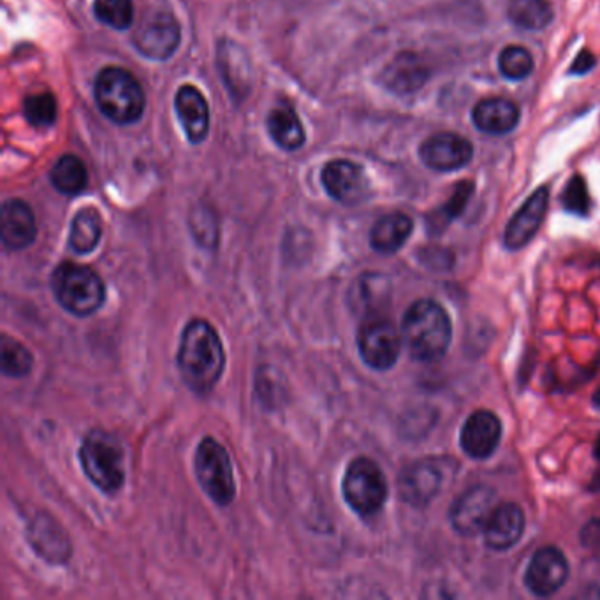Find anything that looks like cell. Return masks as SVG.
Segmentation results:
<instances>
[{
  "instance_id": "cell-31",
  "label": "cell",
  "mask_w": 600,
  "mask_h": 600,
  "mask_svg": "<svg viewBox=\"0 0 600 600\" xmlns=\"http://www.w3.org/2000/svg\"><path fill=\"white\" fill-rule=\"evenodd\" d=\"M94 11L105 25L113 26L117 31L129 29L134 14L132 0H96Z\"/></svg>"
},
{
  "instance_id": "cell-1",
  "label": "cell",
  "mask_w": 600,
  "mask_h": 600,
  "mask_svg": "<svg viewBox=\"0 0 600 600\" xmlns=\"http://www.w3.org/2000/svg\"><path fill=\"white\" fill-rule=\"evenodd\" d=\"M226 367V352L217 329L205 319H193L182 331L178 369L185 384L198 393H210Z\"/></svg>"
},
{
  "instance_id": "cell-21",
  "label": "cell",
  "mask_w": 600,
  "mask_h": 600,
  "mask_svg": "<svg viewBox=\"0 0 600 600\" xmlns=\"http://www.w3.org/2000/svg\"><path fill=\"white\" fill-rule=\"evenodd\" d=\"M426 78H428V70L425 64L412 53L399 55L382 75L384 85L396 94L416 92L417 88L425 84Z\"/></svg>"
},
{
  "instance_id": "cell-8",
  "label": "cell",
  "mask_w": 600,
  "mask_h": 600,
  "mask_svg": "<svg viewBox=\"0 0 600 600\" xmlns=\"http://www.w3.org/2000/svg\"><path fill=\"white\" fill-rule=\"evenodd\" d=\"M358 349L370 369L390 370L399 360L402 338L390 320L370 319L361 326Z\"/></svg>"
},
{
  "instance_id": "cell-20",
  "label": "cell",
  "mask_w": 600,
  "mask_h": 600,
  "mask_svg": "<svg viewBox=\"0 0 600 600\" xmlns=\"http://www.w3.org/2000/svg\"><path fill=\"white\" fill-rule=\"evenodd\" d=\"M175 106L189 140L201 143L210 129V110L203 94L198 88L185 85L176 94Z\"/></svg>"
},
{
  "instance_id": "cell-26",
  "label": "cell",
  "mask_w": 600,
  "mask_h": 600,
  "mask_svg": "<svg viewBox=\"0 0 600 600\" xmlns=\"http://www.w3.org/2000/svg\"><path fill=\"white\" fill-rule=\"evenodd\" d=\"M220 67H222L223 79L231 88L234 96L249 92V62L241 57V50L232 46L231 43H222L220 46Z\"/></svg>"
},
{
  "instance_id": "cell-5",
  "label": "cell",
  "mask_w": 600,
  "mask_h": 600,
  "mask_svg": "<svg viewBox=\"0 0 600 600\" xmlns=\"http://www.w3.org/2000/svg\"><path fill=\"white\" fill-rule=\"evenodd\" d=\"M97 106L120 126L138 122L145 110V94L140 81L120 67H108L96 79Z\"/></svg>"
},
{
  "instance_id": "cell-19",
  "label": "cell",
  "mask_w": 600,
  "mask_h": 600,
  "mask_svg": "<svg viewBox=\"0 0 600 600\" xmlns=\"http://www.w3.org/2000/svg\"><path fill=\"white\" fill-rule=\"evenodd\" d=\"M525 531V514L516 504H499L484 526V539L491 549H509Z\"/></svg>"
},
{
  "instance_id": "cell-9",
  "label": "cell",
  "mask_w": 600,
  "mask_h": 600,
  "mask_svg": "<svg viewBox=\"0 0 600 600\" xmlns=\"http://www.w3.org/2000/svg\"><path fill=\"white\" fill-rule=\"evenodd\" d=\"M446 463L440 460H421L403 470L399 479V491L405 504H428L443 490L446 481Z\"/></svg>"
},
{
  "instance_id": "cell-18",
  "label": "cell",
  "mask_w": 600,
  "mask_h": 600,
  "mask_svg": "<svg viewBox=\"0 0 600 600\" xmlns=\"http://www.w3.org/2000/svg\"><path fill=\"white\" fill-rule=\"evenodd\" d=\"M37 234L31 206L20 199H9L2 206V243L8 250H23L32 246Z\"/></svg>"
},
{
  "instance_id": "cell-23",
  "label": "cell",
  "mask_w": 600,
  "mask_h": 600,
  "mask_svg": "<svg viewBox=\"0 0 600 600\" xmlns=\"http://www.w3.org/2000/svg\"><path fill=\"white\" fill-rule=\"evenodd\" d=\"M412 232V220L405 214L384 215L370 232V243L381 254H395Z\"/></svg>"
},
{
  "instance_id": "cell-7",
  "label": "cell",
  "mask_w": 600,
  "mask_h": 600,
  "mask_svg": "<svg viewBox=\"0 0 600 600\" xmlns=\"http://www.w3.org/2000/svg\"><path fill=\"white\" fill-rule=\"evenodd\" d=\"M194 469L203 491L214 500L215 504L222 508L231 504L237 497V482H234L231 458L222 444L217 443L214 437L203 438L196 449Z\"/></svg>"
},
{
  "instance_id": "cell-3",
  "label": "cell",
  "mask_w": 600,
  "mask_h": 600,
  "mask_svg": "<svg viewBox=\"0 0 600 600\" xmlns=\"http://www.w3.org/2000/svg\"><path fill=\"white\" fill-rule=\"evenodd\" d=\"M79 463L92 484L113 495L126 482V452L117 435L92 429L79 447Z\"/></svg>"
},
{
  "instance_id": "cell-32",
  "label": "cell",
  "mask_w": 600,
  "mask_h": 600,
  "mask_svg": "<svg viewBox=\"0 0 600 600\" xmlns=\"http://www.w3.org/2000/svg\"><path fill=\"white\" fill-rule=\"evenodd\" d=\"M499 67L505 78L523 79L534 69V61L531 53L522 46H508L500 53Z\"/></svg>"
},
{
  "instance_id": "cell-24",
  "label": "cell",
  "mask_w": 600,
  "mask_h": 600,
  "mask_svg": "<svg viewBox=\"0 0 600 600\" xmlns=\"http://www.w3.org/2000/svg\"><path fill=\"white\" fill-rule=\"evenodd\" d=\"M268 131L276 145L284 150H296L305 143V131L298 114L287 102L275 106L268 114Z\"/></svg>"
},
{
  "instance_id": "cell-22",
  "label": "cell",
  "mask_w": 600,
  "mask_h": 600,
  "mask_svg": "<svg viewBox=\"0 0 600 600\" xmlns=\"http://www.w3.org/2000/svg\"><path fill=\"white\" fill-rule=\"evenodd\" d=\"M473 123L490 134H505L516 128L520 110L508 99H487L473 108Z\"/></svg>"
},
{
  "instance_id": "cell-30",
  "label": "cell",
  "mask_w": 600,
  "mask_h": 600,
  "mask_svg": "<svg viewBox=\"0 0 600 600\" xmlns=\"http://www.w3.org/2000/svg\"><path fill=\"white\" fill-rule=\"evenodd\" d=\"M23 113L34 128H52L57 120V101L52 94H35V96L26 97Z\"/></svg>"
},
{
  "instance_id": "cell-35",
  "label": "cell",
  "mask_w": 600,
  "mask_h": 600,
  "mask_svg": "<svg viewBox=\"0 0 600 600\" xmlns=\"http://www.w3.org/2000/svg\"><path fill=\"white\" fill-rule=\"evenodd\" d=\"M593 403H596V407L600 408V388L597 390L596 396H593Z\"/></svg>"
},
{
  "instance_id": "cell-27",
  "label": "cell",
  "mask_w": 600,
  "mask_h": 600,
  "mask_svg": "<svg viewBox=\"0 0 600 600\" xmlns=\"http://www.w3.org/2000/svg\"><path fill=\"white\" fill-rule=\"evenodd\" d=\"M509 17L522 29L541 31L553 20V9L548 0H511Z\"/></svg>"
},
{
  "instance_id": "cell-29",
  "label": "cell",
  "mask_w": 600,
  "mask_h": 600,
  "mask_svg": "<svg viewBox=\"0 0 600 600\" xmlns=\"http://www.w3.org/2000/svg\"><path fill=\"white\" fill-rule=\"evenodd\" d=\"M32 370V354L14 338H2V373L6 378H25Z\"/></svg>"
},
{
  "instance_id": "cell-11",
  "label": "cell",
  "mask_w": 600,
  "mask_h": 600,
  "mask_svg": "<svg viewBox=\"0 0 600 600\" xmlns=\"http://www.w3.org/2000/svg\"><path fill=\"white\" fill-rule=\"evenodd\" d=\"M497 495L490 488L478 487L465 491L451 509V523L458 534L476 535L484 532L488 520L495 511Z\"/></svg>"
},
{
  "instance_id": "cell-34",
  "label": "cell",
  "mask_w": 600,
  "mask_h": 600,
  "mask_svg": "<svg viewBox=\"0 0 600 600\" xmlns=\"http://www.w3.org/2000/svg\"><path fill=\"white\" fill-rule=\"evenodd\" d=\"M596 66V57H593V53L588 52V50H583V52L579 53L578 58H576L575 64H572V73H576V75H583V73H587V70L592 69V67Z\"/></svg>"
},
{
  "instance_id": "cell-4",
  "label": "cell",
  "mask_w": 600,
  "mask_h": 600,
  "mask_svg": "<svg viewBox=\"0 0 600 600\" xmlns=\"http://www.w3.org/2000/svg\"><path fill=\"white\" fill-rule=\"evenodd\" d=\"M52 290L58 305L76 317L92 316L106 299V285L99 273L70 261L53 272Z\"/></svg>"
},
{
  "instance_id": "cell-17",
  "label": "cell",
  "mask_w": 600,
  "mask_h": 600,
  "mask_svg": "<svg viewBox=\"0 0 600 600\" xmlns=\"http://www.w3.org/2000/svg\"><path fill=\"white\" fill-rule=\"evenodd\" d=\"M26 539L40 557L52 564H64L73 552L64 528L46 514L32 520L31 526L26 528Z\"/></svg>"
},
{
  "instance_id": "cell-2",
  "label": "cell",
  "mask_w": 600,
  "mask_h": 600,
  "mask_svg": "<svg viewBox=\"0 0 600 600\" xmlns=\"http://www.w3.org/2000/svg\"><path fill=\"white\" fill-rule=\"evenodd\" d=\"M451 337V319L434 299H419L405 312L402 338L414 360L425 363L440 360Z\"/></svg>"
},
{
  "instance_id": "cell-12",
  "label": "cell",
  "mask_w": 600,
  "mask_h": 600,
  "mask_svg": "<svg viewBox=\"0 0 600 600\" xmlns=\"http://www.w3.org/2000/svg\"><path fill=\"white\" fill-rule=\"evenodd\" d=\"M569 578V564L557 548H543L535 553L526 569L525 583L534 596L548 597L558 592Z\"/></svg>"
},
{
  "instance_id": "cell-16",
  "label": "cell",
  "mask_w": 600,
  "mask_h": 600,
  "mask_svg": "<svg viewBox=\"0 0 600 600\" xmlns=\"http://www.w3.org/2000/svg\"><path fill=\"white\" fill-rule=\"evenodd\" d=\"M548 201L549 190L546 187H541L517 210L505 229L504 241L508 249L520 250L535 237V232L539 231L544 215L548 210Z\"/></svg>"
},
{
  "instance_id": "cell-15",
  "label": "cell",
  "mask_w": 600,
  "mask_h": 600,
  "mask_svg": "<svg viewBox=\"0 0 600 600\" xmlns=\"http://www.w3.org/2000/svg\"><path fill=\"white\" fill-rule=\"evenodd\" d=\"M502 438V423L493 412L478 411L465 423L460 443L473 460H484L495 452Z\"/></svg>"
},
{
  "instance_id": "cell-25",
  "label": "cell",
  "mask_w": 600,
  "mask_h": 600,
  "mask_svg": "<svg viewBox=\"0 0 600 600\" xmlns=\"http://www.w3.org/2000/svg\"><path fill=\"white\" fill-rule=\"evenodd\" d=\"M102 237L101 217L92 208L78 211L70 223V249L76 254H90Z\"/></svg>"
},
{
  "instance_id": "cell-36",
  "label": "cell",
  "mask_w": 600,
  "mask_h": 600,
  "mask_svg": "<svg viewBox=\"0 0 600 600\" xmlns=\"http://www.w3.org/2000/svg\"><path fill=\"white\" fill-rule=\"evenodd\" d=\"M596 456H597V458H599V460H600V437L597 438V444H596Z\"/></svg>"
},
{
  "instance_id": "cell-14",
  "label": "cell",
  "mask_w": 600,
  "mask_h": 600,
  "mask_svg": "<svg viewBox=\"0 0 600 600\" xmlns=\"http://www.w3.org/2000/svg\"><path fill=\"white\" fill-rule=\"evenodd\" d=\"M473 149L469 141L451 132H440L421 146V159L437 172H455L470 163Z\"/></svg>"
},
{
  "instance_id": "cell-6",
  "label": "cell",
  "mask_w": 600,
  "mask_h": 600,
  "mask_svg": "<svg viewBox=\"0 0 600 600\" xmlns=\"http://www.w3.org/2000/svg\"><path fill=\"white\" fill-rule=\"evenodd\" d=\"M342 493L356 514L373 516L381 511L388 499L386 476L370 458H356L343 473Z\"/></svg>"
},
{
  "instance_id": "cell-10",
  "label": "cell",
  "mask_w": 600,
  "mask_h": 600,
  "mask_svg": "<svg viewBox=\"0 0 600 600\" xmlns=\"http://www.w3.org/2000/svg\"><path fill=\"white\" fill-rule=\"evenodd\" d=\"M134 44L149 58L172 57L181 44V25L170 13H154L146 17L134 32Z\"/></svg>"
},
{
  "instance_id": "cell-33",
  "label": "cell",
  "mask_w": 600,
  "mask_h": 600,
  "mask_svg": "<svg viewBox=\"0 0 600 600\" xmlns=\"http://www.w3.org/2000/svg\"><path fill=\"white\" fill-rule=\"evenodd\" d=\"M561 203L566 206V210L576 215H588L590 211V194H588L587 184L581 176L576 175L572 181L567 184L566 190L561 194Z\"/></svg>"
},
{
  "instance_id": "cell-28",
  "label": "cell",
  "mask_w": 600,
  "mask_h": 600,
  "mask_svg": "<svg viewBox=\"0 0 600 600\" xmlns=\"http://www.w3.org/2000/svg\"><path fill=\"white\" fill-rule=\"evenodd\" d=\"M55 189L67 196H76L87 187L88 175L84 163L75 155H64L52 170Z\"/></svg>"
},
{
  "instance_id": "cell-13",
  "label": "cell",
  "mask_w": 600,
  "mask_h": 600,
  "mask_svg": "<svg viewBox=\"0 0 600 600\" xmlns=\"http://www.w3.org/2000/svg\"><path fill=\"white\" fill-rule=\"evenodd\" d=\"M323 184L329 196L343 205H358L369 198V178L363 170L351 161H334L326 164Z\"/></svg>"
}]
</instances>
